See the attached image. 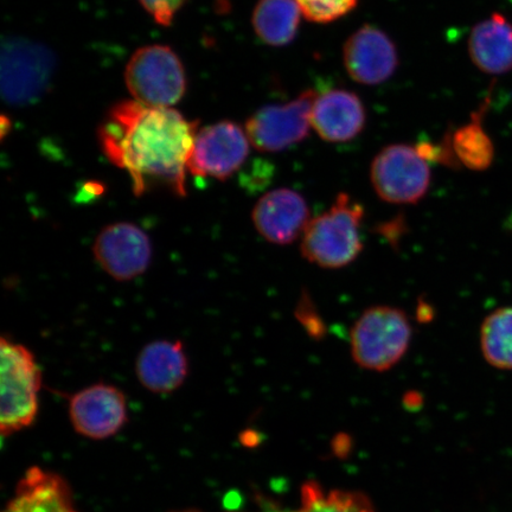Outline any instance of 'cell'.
Instances as JSON below:
<instances>
[{
  "label": "cell",
  "mask_w": 512,
  "mask_h": 512,
  "mask_svg": "<svg viewBox=\"0 0 512 512\" xmlns=\"http://www.w3.org/2000/svg\"><path fill=\"white\" fill-rule=\"evenodd\" d=\"M197 123L171 107H151L136 100L121 101L108 111L99 127L102 152L131 177L134 194L163 185L185 197L188 163Z\"/></svg>",
  "instance_id": "6da1fadb"
},
{
  "label": "cell",
  "mask_w": 512,
  "mask_h": 512,
  "mask_svg": "<svg viewBox=\"0 0 512 512\" xmlns=\"http://www.w3.org/2000/svg\"><path fill=\"white\" fill-rule=\"evenodd\" d=\"M363 216L361 204L341 192L328 211L307 224L300 243L303 258L329 270L352 264L363 249Z\"/></svg>",
  "instance_id": "7a4b0ae2"
},
{
  "label": "cell",
  "mask_w": 512,
  "mask_h": 512,
  "mask_svg": "<svg viewBox=\"0 0 512 512\" xmlns=\"http://www.w3.org/2000/svg\"><path fill=\"white\" fill-rule=\"evenodd\" d=\"M412 332L405 311L393 306L369 307L352 326V358L363 369L379 373L392 369L406 355Z\"/></svg>",
  "instance_id": "3957f363"
},
{
  "label": "cell",
  "mask_w": 512,
  "mask_h": 512,
  "mask_svg": "<svg viewBox=\"0 0 512 512\" xmlns=\"http://www.w3.org/2000/svg\"><path fill=\"white\" fill-rule=\"evenodd\" d=\"M0 360V431L8 437L36 419L42 373L29 349L4 337L0 341Z\"/></svg>",
  "instance_id": "277c9868"
},
{
  "label": "cell",
  "mask_w": 512,
  "mask_h": 512,
  "mask_svg": "<svg viewBox=\"0 0 512 512\" xmlns=\"http://www.w3.org/2000/svg\"><path fill=\"white\" fill-rule=\"evenodd\" d=\"M125 81L133 99L151 107H171L187 89L181 60L165 46L137 50L127 63Z\"/></svg>",
  "instance_id": "5b68a950"
},
{
  "label": "cell",
  "mask_w": 512,
  "mask_h": 512,
  "mask_svg": "<svg viewBox=\"0 0 512 512\" xmlns=\"http://www.w3.org/2000/svg\"><path fill=\"white\" fill-rule=\"evenodd\" d=\"M56 68L53 51L40 43L9 38L2 51V93L11 106L35 104L48 91Z\"/></svg>",
  "instance_id": "8992f818"
},
{
  "label": "cell",
  "mask_w": 512,
  "mask_h": 512,
  "mask_svg": "<svg viewBox=\"0 0 512 512\" xmlns=\"http://www.w3.org/2000/svg\"><path fill=\"white\" fill-rule=\"evenodd\" d=\"M430 163L415 146L392 144L384 147L371 163V184L382 201L416 204L431 185Z\"/></svg>",
  "instance_id": "52a82bcc"
},
{
  "label": "cell",
  "mask_w": 512,
  "mask_h": 512,
  "mask_svg": "<svg viewBox=\"0 0 512 512\" xmlns=\"http://www.w3.org/2000/svg\"><path fill=\"white\" fill-rule=\"evenodd\" d=\"M318 93L306 89L285 104L261 107L247 120L249 142L260 152L277 153L302 143L311 130V111Z\"/></svg>",
  "instance_id": "ba28073f"
},
{
  "label": "cell",
  "mask_w": 512,
  "mask_h": 512,
  "mask_svg": "<svg viewBox=\"0 0 512 512\" xmlns=\"http://www.w3.org/2000/svg\"><path fill=\"white\" fill-rule=\"evenodd\" d=\"M251 145L247 132L233 121L204 127L196 134L188 171L196 177L226 181L245 164Z\"/></svg>",
  "instance_id": "9c48e42d"
},
{
  "label": "cell",
  "mask_w": 512,
  "mask_h": 512,
  "mask_svg": "<svg viewBox=\"0 0 512 512\" xmlns=\"http://www.w3.org/2000/svg\"><path fill=\"white\" fill-rule=\"evenodd\" d=\"M96 262L118 281L145 273L152 259V245L142 228L130 222L110 224L101 230L93 246Z\"/></svg>",
  "instance_id": "30bf717a"
},
{
  "label": "cell",
  "mask_w": 512,
  "mask_h": 512,
  "mask_svg": "<svg viewBox=\"0 0 512 512\" xmlns=\"http://www.w3.org/2000/svg\"><path fill=\"white\" fill-rule=\"evenodd\" d=\"M343 62L352 80L364 86H379L395 74L399 54L386 32L366 24L344 43Z\"/></svg>",
  "instance_id": "8fae6325"
},
{
  "label": "cell",
  "mask_w": 512,
  "mask_h": 512,
  "mask_svg": "<svg viewBox=\"0 0 512 512\" xmlns=\"http://www.w3.org/2000/svg\"><path fill=\"white\" fill-rule=\"evenodd\" d=\"M69 416L74 430L82 437L111 438L126 424L125 395L110 384H94L70 399Z\"/></svg>",
  "instance_id": "7c38bea8"
},
{
  "label": "cell",
  "mask_w": 512,
  "mask_h": 512,
  "mask_svg": "<svg viewBox=\"0 0 512 512\" xmlns=\"http://www.w3.org/2000/svg\"><path fill=\"white\" fill-rule=\"evenodd\" d=\"M256 232L273 245H291L310 222V209L299 192L280 188L266 192L252 211Z\"/></svg>",
  "instance_id": "4fadbf2b"
},
{
  "label": "cell",
  "mask_w": 512,
  "mask_h": 512,
  "mask_svg": "<svg viewBox=\"0 0 512 512\" xmlns=\"http://www.w3.org/2000/svg\"><path fill=\"white\" fill-rule=\"evenodd\" d=\"M367 111L355 92L334 88L318 94L313 102L311 125L328 143H348L363 132Z\"/></svg>",
  "instance_id": "5bb4252c"
},
{
  "label": "cell",
  "mask_w": 512,
  "mask_h": 512,
  "mask_svg": "<svg viewBox=\"0 0 512 512\" xmlns=\"http://www.w3.org/2000/svg\"><path fill=\"white\" fill-rule=\"evenodd\" d=\"M136 374L143 387L152 393L174 392L188 375V360L182 342L147 344L137 358Z\"/></svg>",
  "instance_id": "9a60e30c"
},
{
  "label": "cell",
  "mask_w": 512,
  "mask_h": 512,
  "mask_svg": "<svg viewBox=\"0 0 512 512\" xmlns=\"http://www.w3.org/2000/svg\"><path fill=\"white\" fill-rule=\"evenodd\" d=\"M469 55L475 66L488 75L512 72V23L494 12L473 27L469 37Z\"/></svg>",
  "instance_id": "2e32d148"
},
{
  "label": "cell",
  "mask_w": 512,
  "mask_h": 512,
  "mask_svg": "<svg viewBox=\"0 0 512 512\" xmlns=\"http://www.w3.org/2000/svg\"><path fill=\"white\" fill-rule=\"evenodd\" d=\"M3 512H79L64 480L32 467L18 483L16 495Z\"/></svg>",
  "instance_id": "e0dca14e"
},
{
  "label": "cell",
  "mask_w": 512,
  "mask_h": 512,
  "mask_svg": "<svg viewBox=\"0 0 512 512\" xmlns=\"http://www.w3.org/2000/svg\"><path fill=\"white\" fill-rule=\"evenodd\" d=\"M490 95L486 96L478 110L472 113L469 123L447 133L459 165H464L472 171L489 169L495 158L494 143L483 125V119L491 105Z\"/></svg>",
  "instance_id": "ac0fdd59"
},
{
  "label": "cell",
  "mask_w": 512,
  "mask_h": 512,
  "mask_svg": "<svg viewBox=\"0 0 512 512\" xmlns=\"http://www.w3.org/2000/svg\"><path fill=\"white\" fill-rule=\"evenodd\" d=\"M296 0H259L252 23L256 36L270 47H285L297 37L302 21Z\"/></svg>",
  "instance_id": "d6986e66"
},
{
  "label": "cell",
  "mask_w": 512,
  "mask_h": 512,
  "mask_svg": "<svg viewBox=\"0 0 512 512\" xmlns=\"http://www.w3.org/2000/svg\"><path fill=\"white\" fill-rule=\"evenodd\" d=\"M300 512H375L368 496L347 490H325L317 482H306L300 490Z\"/></svg>",
  "instance_id": "ffe728a7"
},
{
  "label": "cell",
  "mask_w": 512,
  "mask_h": 512,
  "mask_svg": "<svg viewBox=\"0 0 512 512\" xmlns=\"http://www.w3.org/2000/svg\"><path fill=\"white\" fill-rule=\"evenodd\" d=\"M485 360L498 369H512V307L492 312L480 331Z\"/></svg>",
  "instance_id": "44dd1931"
},
{
  "label": "cell",
  "mask_w": 512,
  "mask_h": 512,
  "mask_svg": "<svg viewBox=\"0 0 512 512\" xmlns=\"http://www.w3.org/2000/svg\"><path fill=\"white\" fill-rule=\"evenodd\" d=\"M307 21L328 24L355 10L360 0H296Z\"/></svg>",
  "instance_id": "7402d4cb"
},
{
  "label": "cell",
  "mask_w": 512,
  "mask_h": 512,
  "mask_svg": "<svg viewBox=\"0 0 512 512\" xmlns=\"http://www.w3.org/2000/svg\"><path fill=\"white\" fill-rule=\"evenodd\" d=\"M155 21L169 27L188 0H139Z\"/></svg>",
  "instance_id": "603a6c76"
},
{
  "label": "cell",
  "mask_w": 512,
  "mask_h": 512,
  "mask_svg": "<svg viewBox=\"0 0 512 512\" xmlns=\"http://www.w3.org/2000/svg\"><path fill=\"white\" fill-rule=\"evenodd\" d=\"M264 512H300L299 510L297 511H285V510H279V509H274V508H266L264 510Z\"/></svg>",
  "instance_id": "cb8c5ba5"
},
{
  "label": "cell",
  "mask_w": 512,
  "mask_h": 512,
  "mask_svg": "<svg viewBox=\"0 0 512 512\" xmlns=\"http://www.w3.org/2000/svg\"><path fill=\"white\" fill-rule=\"evenodd\" d=\"M509 2L512 4V0H509Z\"/></svg>",
  "instance_id": "d4e9b609"
}]
</instances>
